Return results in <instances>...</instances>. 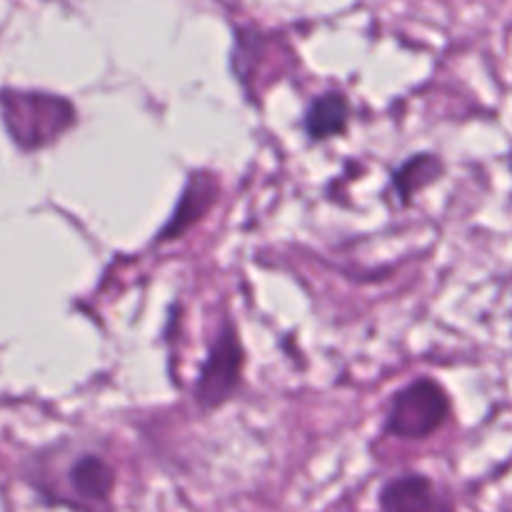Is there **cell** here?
<instances>
[{
    "label": "cell",
    "instance_id": "cell-5",
    "mask_svg": "<svg viewBox=\"0 0 512 512\" xmlns=\"http://www.w3.org/2000/svg\"><path fill=\"white\" fill-rule=\"evenodd\" d=\"M380 512H453V508L433 480L420 473H405L383 485Z\"/></svg>",
    "mask_w": 512,
    "mask_h": 512
},
{
    "label": "cell",
    "instance_id": "cell-4",
    "mask_svg": "<svg viewBox=\"0 0 512 512\" xmlns=\"http://www.w3.org/2000/svg\"><path fill=\"white\" fill-rule=\"evenodd\" d=\"M220 195V180L215 173L208 170H195L190 173L188 183H185L183 195H180L178 205H175L173 215H170L168 223L160 228L158 243H173V240L183 238L195 223L205 218L210 213L215 203H218Z\"/></svg>",
    "mask_w": 512,
    "mask_h": 512
},
{
    "label": "cell",
    "instance_id": "cell-7",
    "mask_svg": "<svg viewBox=\"0 0 512 512\" xmlns=\"http://www.w3.org/2000/svg\"><path fill=\"white\" fill-rule=\"evenodd\" d=\"M350 123V103L340 90H330V93L318 95L313 103L305 110V133L315 143H323V140L338 138L348 130Z\"/></svg>",
    "mask_w": 512,
    "mask_h": 512
},
{
    "label": "cell",
    "instance_id": "cell-8",
    "mask_svg": "<svg viewBox=\"0 0 512 512\" xmlns=\"http://www.w3.org/2000/svg\"><path fill=\"white\" fill-rule=\"evenodd\" d=\"M445 173L443 158L435 153H418L413 158L405 160L398 170L393 173V188L398 193V200L403 205L413 203L415 195L440 180Z\"/></svg>",
    "mask_w": 512,
    "mask_h": 512
},
{
    "label": "cell",
    "instance_id": "cell-2",
    "mask_svg": "<svg viewBox=\"0 0 512 512\" xmlns=\"http://www.w3.org/2000/svg\"><path fill=\"white\" fill-rule=\"evenodd\" d=\"M450 415L448 393L433 378H418L390 400L385 433L400 440H425L438 433Z\"/></svg>",
    "mask_w": 512,
    "mask_h": 512
},
{
    "label": "cell",
    "instance_id": "cell-6",
    "mask_svg": "<svg viewBox=\"0 0 512 512\" xmlns=\"http://www.w3.org/2000/svg\"><path fill=\"white\" fill-rule=\"evenodd\" d=\"M70 490L88 505L108 503L115 488V470L105 458L85 453L70 465L68 470Z\"/></svg>",
    "mask_w": 512,
    "mask_h": 512
},
{
    "label": "cell",
    "instance_id": "cell-3",
    "mask_svg": "<svg viewBox=\"0 0 512 512\" xmlns=\"http://www.w3.org/2000/svg\"><path fill=\"white\" fill-rule=\"evenodd\" d=\"M245 368V348L240 333L230 320H225L223 328L215 333L213 345L200 365L198 380H195L193 398L203 413L223 408L225 403L235 398L240 383H243Z\"/></svg>",
    "mask_w": 512,
    "mask_h": 512
},
{
    "label": "cell",
    "instance_id": "cell-1",
    "mask_svg": "<svg viewBox=\"0 0 512 512\" xmlns=\"http://www.w3.org/2000/svg\"><path fill=\"white\" fill-rule=\"evenodd\" d=\"M0 110L10 138L23 150H38L55 143L75 125V108L70 100L33 90H3Z\"/></svg>",
    "mask_w": 512,
    "mask_h": 512
}]
</instances>
